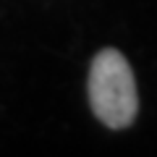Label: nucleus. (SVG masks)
<instances>
[{"label": "nucleus", "mask_w": 157, "mask_h": 157, "mask_svg": "<svg viewBox=\"0 0 157 157\" xmlns=\"http://www.w3.org/2000/svg\"><path fill=\"white\" fill-rule=\"evenodd\" d=\"M86 94L94 118L113 131L128 128L139 115V89L131 63L115 47L94 55L86 76Z\"/></svg>", "instance_id": "nucleus-1"}]
</instances>
